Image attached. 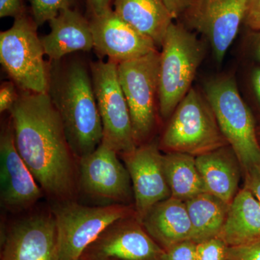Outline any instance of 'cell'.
Wrapping results in <instances>:
<instances>
[{
  "mask_svg": "<svg viewBox=\"0 0 260 260\" xmlns=\"http://www.w3.org/2000/svg\"><path fill=\"white\" fill-rule=\"evenodd\" d=\"M185 204L190 218L193 242L198 244L220 236L230 205L208 191L186 200Z\"/></svg>",
  "mask_w": 260,
  "mask_h": 260,
  "instance_id": "obj_22",
  "label": "cell"
},
{
  "mask_svg": "<svg viewBox=\"0 0 260 260\" xmlns=\"http://www.w3.org/2000/svg\"><path fill=\"white\" fill-rule=\"evenodd\" d=\"M227 260H260V239L242 245L229 246Z\"/></svg>",
  "mask_w": 260,
  "mask_h": 260,
  "instance_id": "obj_27",
  "label": "cell"
},
{
  "mask_svg": "<svg viewBox=\"0 0 260 260\" xmlns=\"http://www.w3.org/2000/svg\"><path fill=\"white\" fill-rule=\"evenodd\" d=\"M244 23L251 30L260 31V0H249Z\"/></svg>",
  "mask_w": 260,
  "mask_h": 260,
  "instance_id": "obj_30",
  "label": "cell"
},
{
  "mask_svg": "<svg viewBox=\"0 0 260 260\" xmlns=\"http://www.w3.org/2000/svg\"><path fill=\"white\" fill-rule=\"evenodd\" d=\"M244 189H247L260 203V164L244 171Z\"/></svg>",
  "mask_w": 260,
  "mask_h": 260,
  "instance_id": "obj_29",
  "label": "cell"
},
{
  "mask_svg": "<svg viewBox=\"0 0 260 260\" xmlns=\"http://www.w3.org/2000/svg\"><path fill=\"white\" fill-rule=\"evenodd\" d=\"M25 15L23 0H0V17L18 18Z\"/></svg>",
  "mask_w": 260,
  "mask_h": 260,
  "instance_id": "obj_31",
  "label": "cell"
},
{
  "mask_svg": "<svg viewBox=\"0 0 260 260\" xmlns=\"http://www.w3.org/2000/svg\"><path fill=\"white\" fill-rule=\"evenodd\" d=\"M114 12L125 23L161 47L173 17L161 0H114Z\"/></svg>",
  "mask_w": 260,
  "mask_h": 260,
  "instance_id": "obj_20",
  "label": "cell"
},
{
  "mask_svg": "<svg viewBox=\"0 0 260 260\" xmlns=\"http://www.w3.org/2000/svg\"><path fill=\"white\" fill-rule=\"evenodd\" d=\"M226 145L206 96L191 88L173 113L159 147L198 156Z\"/></svg>",
  "mask_w": 260,
  "mask_h": 260,
  "instance_id": "obj_5",
  "label": "cell"
},
{
  "mask_svg": "<svg viewBox=\"0 0 260 260\" xmlns=\"http://www.w3.org/2000/svg\"><path fill=\"white\" fill-rule=\"evenodd\" d=\"M121 155L131 178L135 215L140 222L154 205L172 197L162 155L159 145L152 142Z\"/></svg>",
  "mask_w": 260,
  "mask_h": 260,
  "instance_id": "obj_14",
  "label": "cell"
},
{
  "mask_svg": "<svg viewBox=\"0 0 260 260\" xmlns=\"http://www.w3.org/2000/svg\"><path fill=\"white\" fill-rule=\"evenodd\" d=\"M100 260H116V259H100Z\"/></svg>",
  "mask_w": 260,
  "mask_h": 260,
  "instance_id": "obj_37",
  "label": "cell"
},
{
  "mask_svg": "<svg viewBox=\"0 0 260 260\" xmlns=\"http://www.w3.org/2000/svg\"><path fill=\"white\" fill-rule=\"evenodd\" d=\"M37 27L25 15L15 18L11 28L0 34V62L23 91L47 93L49 70Z\"/></svg>",
  "mask_w": 260,
  "mask_h": 260,
  "instance_id": "obj_6",
  "label": "cell"
},
{
  "mask_svg": "<svg viewBox=\"0 0 260 260\" xmlns=\"http://www.w3.org/2000/svg\"><path fill=\"white\" fill-rule=\"evenodd\" d=\"M51 31L41 38L45 55L57 61L75 51L93 49L90 22L76 10L68 8L49 21Z\"/></svg>",
  "mask_w": 260,
  "mask_h": 260,
  "instance_id": "obj_17",
  "label": "cell"
},
{
  "mask_svg": "<svg viewBox=\"0 0 260 260\" xmlns=\"http://www.w3.org/2000/svg\"><path fill=\"white\" fill-rule=\"evenodd\" d=\"M159 260H198L197 243L184 241L164 249Z\"/></svg>",
  "mask_w": 260,
  "mask_h": 260,
  "instance_id": "obj_26",
  "label": "cell"
},
{
  "mask_svg": "<svg viewBox=\"0 0 260 260\" xmlns=\"http://www.w3.org/2000/svg\"><path fill=\"white\" fill-rule=\"evenodd\" d=\"M229 246L220 237H214L197 244L198 260H227Z\"/></svg>",
  "mask_w": 260,
  "mask_h": 260,
  "instance_id": "obj_25",
  "label": "cell"
},
{
  "mask_svg": "<svg viewBox=\"0 0 260 260\" xmlns=\"http://www.w3.org/2000/svg\"><path fill=\"white\" fill-rule=\"evenodd\" d=\"M53 215L57 227L61 260H78L109 225L131 216L128 205L88 207L73 200L56 203Z\"/></svg>",
  "mask_w": 260,
  "mask_h": 260,
  "instance_id": "obj_7",
  "label": "cell"
},
{
  "mask_svg": "<svg viewBox=\"0 0 260 260\" xmlns=\"http://www.w3.org/2000/svg\"><path fill=\"white\" fill-rule=\"evenodd\" d=\"M249 0H195L184 14L188 23L208 39L219 64L244 22Z\"/></svg>",
  "mask_w": 260,
  "mask_h": 260,
  "instance_id": "obj_11",
  "label": "cell"
},
{
  "mask_svg": "<svg viewBox=\"0 0 260 260\" xmlns=\"http://www.w3.org/2000/svg\"><path fill=\"white\" fill-rule=\"evenodd\" d=\"M9 112L15 147L43 191L55 203L73 200L75 155L49 94L23 91Z\"/></svg>",
  "mask_w": 260,
  "mask_h": 260,
  "instance_id": "obj_1",
  "label": "cell"
},
{
  "mask_svg": "<svg viewBox=\"0 0 260 260\" xmlns=\"http://www.w3.org/2000/svg\"><path fill=\"white\" fill-rule=\"evenodd\" d=\"M117 63L99 61L90 65V74L103 126V143L121 155L133 151L135 141L131 117L118 78Z\"/></svg>",
  "mask_w": 260,
  "mask_h": 260,
  "instance_id": "obj_9",
  "label": "cell"
},
{
  "mask_svg": "<svg viewBox=\"0 0 260 260\" xmlns=\"http://www.w3.org/2000/svg\"><path fill=\"white\" fill-rule=\"evenodd\" d=\"M94 15L103 14L110 10L112 0H88Z\"/></svg>",
  "mask_w": 260,
  "mask_h": 260,
  "instance_id": "obj_33",
  "label": "cell"
},
{
  "mask_svg": "<svg viewBox=\"0 0 260 260\" xmlns=\"http://www.w3.org/2000/svg\"><path fill=\"white\" fill-rule=\"evenodd\" d=\"M205 95L243 172L260 164V145L254 118L234 78L221 76L210 80L205 84Z\"/></svg>",
  "mask_w": 260,
  "mask_h": 260,
  "instance_id": "obj_4",
  "label": "cell"
},
{
  "mask_svg": "<svg viewBox=\"0 0 260 260\" xmlns=\"http://www.w3.org/2000/svg\"><path fill=\"white\" fill-rule=\"evenodd\" d=\"M256 57L258 58V59L260 60V41L257 42L256 46Z\"/></svg>",
  "mask_w": 260,
  "mask_h": 260,
  "instance_id": "obj_35",
  "label": "cell"
},
{
  "mask_svg": "<svg viewBox=\"0 0 260 260\" xmlns=\"http://www.w3.org/2000/svg\"><path fill=\"white\" fill-rule=\"evenodd\" d=\"M1 260H61L53 213H36L15 222L3 238Z\"/></svg>",
  "mask_w": 260,
  "mask_h": 260,
  "instance_id": "obj_12",
  "label": "cell"
},
{
  "mask_svg": "<svg viewBox=\"0 0 260 260\" xmlns=\"http://www.w3.org/2000/svg\"><path fill=\"white\" fill-rule=\"evenodd\" d=\"M164 249L136 219L114 222L84 251L82 260H159Z\"/></svg>",
  "mask_w": 260,
  "mask_h": 260,
  "instance_id": "obj_13",
  "label": "cell"
},
{
  "mask_svg": "<svg viewBox=\"0 0 260 260\" xmlns=\"http://www.w3.org/2000/svg\"><path fill=\"white\" fill-rule=\"evenodd\" d=\"M90 25L97 54L117 64L158 51L153 40L130 26L111 9L94 15Z\"/></svg>",
  "mask_w": 260,
  "mask_h": 260,
  "instance_id": "obj_16",
  "label": "cell"
},
{
  "mask_svg": "<svg viewBox=\"0 0 260 260\" xmlns=\"http://www.w3.org/2000/svg\"><path fill=\"white\" fill-rule=\"evenodd\" d=\"M43 190L15 147L11 121L0 137V198L12 212L23 211L36 204Z\"/></svg>",
  "mask_w": 260,
  "mask_h": 260,
  "instance_id": "obj_15",
  "label": "cell"
},
{
  "mask_svg": "<svg viewBox=\"0 0 260 260\" xmlns=\"http://www.w3.org/2000/svg\"><path fill=\"white\" fill-rule=\"evenodd\" d=\"M166 8L169 10L173 18H179L188 11L195 0H161Z\"/></svg>",
  "mask_w": 260,
  "mask_h": 260,
  "instance_id": "obj_32",
  "label": "cell"
},
{
  "mask_svg": "<svg viewBox=\"0 0 260 260\" xmlns=\"http://www.w3.org/2000/svg\"><path fill=\"white\" fill-rule=\"evenodd\" d=\"M78 260H82L81 259H78Z\"/></svg>",
  "mask_w": 260,
  "mask_h": 260,
  "instance_id": "obj_38",
  "label": "cell"
},
{
  "mask_svg": "<svg viewBox=\"0 0 260 260\" xmlns=\"http://www.w3.org/2000/svg\"><path fill=\"white\" fill-rule=\"evenodd\" d=\"M117 155L102 142L92 153L80 158V186L91 198L128 205L134 198L131 178Z\"/></svg>",
  "mask_w": 260,
  "mask_h": 260,
  "instance_id": "obj_10",
  "label": "cell"
},
{
  "mask_svg": "<svg viewBox=\"0 0 260 260\" xmlns=\"http://www.w3.org/2000/svg\"><path fill=\"white\" fill-rule=\"evenodd\" d=\"M219 237L229 246L242 245L260 239V203L247 189L239 190L229 205Z\"/></svg>",
  "mask_w": 260,
  "mask_h": 260,
  "instance_id": "obj_21",
  "label": "cell"
},
{
  "mask_svg": "<svg viewBox=\"0 0 260 260\" xmlns=\"http://www.w3.org/2000/svg\"><path fill=\"white\" fill-rule=\"evenodd\" d=\"M19 95L16 93L14 83L6 82L0 88V112L10 111L17 102Z\"/></svg>",
  "mask_w": 260,
  "mask_h": 260,
  "instance_id": "obj_28",
  "label": "cell"
},
{
  "mask_svg": "<svg viewBox=\"0 0 260 260\" xmlns=\"http://www.w3.org/2000/svg\"><path fill=\"white\" fill-rule=\"evenodd\" d=\"M160 52L118 64L119 84L131 117L137 144L145 141L156 122Z\"/></svg>",
  "mask_w": 260,
  "mask_h": 260,
  "instance_id": "obj_8",
  "label": "cell"
},
{
  "mask_svg": "<svg viewBox=\"0 0 260 260\" xmlns=\"http://www.w3.org/2000/svg\"><path fill=\"white\" fill-rule=\"evenodd\" d=\"M53 62L47 93L60 116L72 152L80 159L95 150L104 138L91 74L80 61L61 68Z\"/></svg>",
  "mask_w": 260,
  "mask_h": 260,
  "instance_id": "obj_2",
  "label": "cell"
},
{
  "mask_svg": "<svg viewBox=\"0 0 260 260\" xmlns=\"http://www.w3.org/2000/svg\"><path fill=\"white\" fill-rule=\"evenodd\" d=\"M37 26L55 18L59 12L71 8L73 0H29Z\"/></svg>",
  "mask_w": 260,
  "mask_h": 260,
  "instance_id": "obj_24",
  "label": "cell"
},
{
  "mask_svg": "<svg viewBox=\"0 0 260 260\" xmlns=\"http://www.w3.org/2000/svg\"><path fill=\"white\" fill-rule=\"evenodd\" d=\"M160 48L158 105L160 115L168 119L191 88L205 49L194 34L174 23Z\"/></svg>",
  "mask_w": 260,
  "mask_h": 260,
  "instance_id": "obj_3",
  "label": "cell"
},
{
  "mask_svg": "<svg viewBox=\"0 0 260 260\" xmlns=\"http://www.w3.org/2000/svg\"><path fill=\"white\" fill-rule=\"evenodd\" d=\"M253 84L254 90L260 102V69L256 70L253 77Z\"/></svg>",
  "mask_w": 260,
  "mask_h": 260,
  "instance_id": "obj_34",
  "label": "cell"
},
{
  "mask_svg": "<svg viewBox=\"0 0 260 260\" xmlns=\"http://www.w3.org/2000/svg\"><path fill=\"white\" fill-rule=\"evenodd\" d=\"M162 164L173 198L185 202L208 191L194 155L167 153L162 155Z\"/></svg>",
  "mask_w": 260,
  "mask_h": 260,
  "instance_id": "obj_23",
  "label": "cell"
},
{
  "mask_svg": "<svg viewBox=\"0 0 260 260\" xmlns=\"http://www.w3.org/2000/svg\"><path fill=\"white\" fill-rule=\"evenodd\" d=\"M140 223L164 249L192 237L185 202L173 197L154 205Z\"/></svg>",
  "mask_w": 260,
  "mask_h": 260,
  "instance_id": "obj_18",
  "label": "cell"
},
{
  "mask_svg": "<svg viewBox=\"0 0 260 260\" xmlns=\"http://www.w3.org/2000/svg\"><path fill=\"white\" fill-rule=\"evenodd\" d=\"M195 159L208 192L230 205L239 191L242 169L232 147H221Z\"/></svg>",
  "mask_w": 260,
  "mask_h": 260,
  "instance_id": "obj_19",
  "label": "cell"
},
{
  "mask_svg": "<svg viewBox=\"0 0 260 260\" xmlns=\"http://www.w3.org/2000/svg\"><path fill=\"white\" fill-rule=\"evenodd\" d=\"M256 134H257L258 140L260 145V126L259 127L256 128Z\"/></svg>",
  "mask_w": 260,
  "mask_h": 260,
  "instance_id": "obj_36",
  "label": "cell"
}]
</instances>
